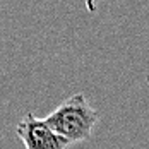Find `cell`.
Returning <instances> with one entry per match:
<instances>
[{"mask_svg": "<svg viewBox=\"0 0 149 149\" xmlns=\"http://www.w3.org/2000/svg\"><path fill=\"white\" fill-rule=\"evenodd\" d=\"M15 134L26 149H69L72 146V142L57 134L45 118H38L31 111L17 122Z\"/></svg>", "mask_w": 149, "mask_h": 149, "instance_id": "7a4b0ae2", "label": "cell"}, {"mask_svg": "<svg viewBox=\"0 0 149 149\" xmlns=\"http://www.w3.org/2000/svg\"><path fill=\"white\" fill-rule=\"evenodd\" d=\"M148 82H149V75H148Z\"/></svg>", "mask_w": 149, "mask_h": 149, "instance_id": "3957f363", "label": "cell"}, {"mask_svg": "<svg viewBox=\"0 0 149 149\" xmlns=\"http://www.w3.org/2000/svg\"><path fill=\"white\" fill-rule=\"evenodd\" d=\"M45 122L72 144L89 141L100 122V113L91 106L84 93H75L46 115Z\"/></svg>", "mask_w": 149, "mask_h": 149, "instance_id": "6da1fadb", "label": "cell"}]
</instances>
